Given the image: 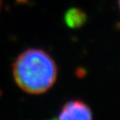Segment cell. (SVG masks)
I'll use <instances>...</instances> for the list:
<instances>
[{"label": "cell", "instance_id": "cell-1", "mask_svg": "<svg viewBox=\"0 0 120 120\" xmlns=\"http://www.w3.org/2000/svg\"><path fill=\"white\" fill-rule=\"evenodd\" d=\"M13 78L24 92L40 94L53 85L58 69L52 57L42 49H29L19 55L13 65Z\"/></svg>", "mask_w": 120, "mask_h": 120}, {"label": "cell", "instance_id": "cell-2", "mask_svg": "<svg viewBox=\"0 0 120 120\" xmlns=\"http://www.w3.org/2000/svg\"><path fill=\"white\" fill-rule=\"evenodd\" d=\"M58 120H93V112L83 101L71 100L64 105Z\"/></svg>", "mask_w": 120, "mask_h": 120}, {"label": "cell", "instance_id": "cell-3", "mask_svg": "<svg viewBox=\"0 0 120 120\" xmlns=\"http://www.w3.org/2000/svg\"><path fill=\"white\" fill-rule=\"evenodd\" d=\"M118 6H119V9H120V0H118Z\"/></svg>", "mask_w": 120, "mask_h": 120}, {"label": "cell", "instance_id": "cell-4", "mask_svg": "<svg viewBox=\"0 0 120 120\" xmlns=\"http://www.w3.org/2000/svg\"><path fill=\"white\" fill-rule=\"evenodd\" d=\"M0 8H1V0H0Z\"/></svg>", "mask_w": 120, "mask_h": 120}]
</instances>
